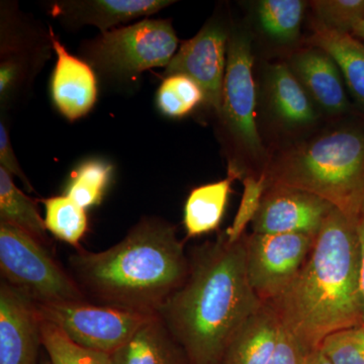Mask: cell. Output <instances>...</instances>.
Masks as SVG:
<instances>
[{
  "mask_svg": "<svg viewBox=\"0 0 364 364\" xmlns=\"http://www.w3.org/2000/svg\"><path fill=\"white\" fill-rule=\"evenodd\" d=\"M0 222L23 230L36 240L48 242L45 220L41 217L37 203L21 191L13 176L0 167Z\"/></svg>",
  "mask_w": 364,
  "mask_h": 364,
  "instance_id": "44dd1931",
  "label": "cell"
},
{
  "mask_svg": "<svg viewBox=\"0 0 364 364\" xmlns=\"http://www.w3.org/2000/svg\"><path fill=\"white\" fill-rule=\"evenodd\" d=\"M72 277L97 305L157 314L182 286L189 257L173 225L148 218L102 252L79 248L69 256Z\"/></svg>",
  "mask_w": 364,
  "mask_h": 364,
  "instance_id": "3957f363",
  "label": "cell"
},
{
  "mask_svg": "<svg viewBox=\"0 0 364 364\" xmlns=\"http://www.w3.org/2000/svg\"><path fill=\"white\" fill-rule=\"evenodd\" d=\"M0 270L4 282L33 304L87 301L75 279L48 253L44 244L4 222H0Z\"/></svg>",
  "mask_w": 364,
  "mask_h": 364,
  "instance_id": "5b68a950",
  "label": "cell"
},
{
  "mask_svg": "<svg viewBox=\"0 0 364 364\" xmlns=\"http://www.w3.org/2000/svg\"><path fill=\"white\" fill-rule=\"evenodd\" d=\"M320 349L332 364H364V325L330 335Z\"/></svg>",
  "mask_w": 364,
  "mask_h": 364,
  "instance_id": "f1b7e54d",
  "label": "cell"
},
{
  "mask_svg": "<svg viewBox=\"0 0 364 364\" xmlns=\"http://www.w3.org/2000/svg\"><path fill=\"white\" fill-rule=\"evenodd\" d=\"M262 305L246 272L245 236L230 243L224 234L193 250L186 282L157 315L188 364H220L235 333Z\"/></svg>",
  "mask_w": 364,
  "mask_h": 364,
  "instance_id": "6da1fadb",
  "label": "cell"
},
{
  "mask_svg": "<svg viewBox=\"0 0 364 364\" xmlns=\"http://www.w3.org/2000/svg\"><path fill=\"white\" fill-rule=\"evenodd\" d=\"M310 353L282 328L279 342L269 364H306Z\"/></svg>",
  "mask_w": 364,
  "mask_h": 364,
  "instance_id": "f546056e",
  "label": "cell"
},
{
  "mask_svg": "<svg viewBox=\"0 0 364 364\" xmlns=\"http://www.w3.org/2000/svg\"><path fill=\"white\" fill-rule=\"evenodd\" d=\"M205 102L200 86L186 75H170L157 92V107L164 116L181 119Z\"/></svg>",
  "mask_w": 364,
  "mask_h": 364,
  "instance_id": "d4e9b609",
  "label": "cell"
},
{
  "mask_svg": "<svg viewBox=\"0 0 364 364\" xmlns=\"http://www.w3.org/2000/svg\"><path fill=\"white\" fill-rule=\"evenodd\" d=\"M243 195L240 205L235 215L233 223L225 232L230 243H236L245 236L248 225L252 224L254 218L259 210L263 196L268 188L267 177L264 173L259 176H248L243 181Z\"/></svg>",
  "mask_w": 364,
  "mask_h": 364,
  "instance_id": "4316f807",
  "label": "cell"
},
{
  "mask_svg": "<svg viewBox=\"0 0 364 364\" xmlns=\"http://www.w3.org/2000/svg\"><path fill=\"white\" fill-rule=\"evenodd\" d=\"M263 173L268 186L308 191L358 222L364 213V129L345 127L299 144Z\"/></svg>",
  "mask_w": 364,
  "mask_h": 364,
  "instance_id": "277c9868",
  "label": "cell"
},
{
  "mask_svg": "<svg viewBox=\"0 0 364 364\" xmlns=\"http://www.w3.org/2000/svg\"><path fill=\"white\" fill-rule=\"evenodd\" d=\"M172 4L168 0H66L53 2L50 14L67 25L95 26L105 33L121 23L156 14Z\"/></svg>",
  "mask_w": 364,
  "mask_h": 364,
  "instance_id": "5bb4252c",
  "label": "cell"
},
{
  "mask_svg": "<svg viewBox=\"0 0 364 364\" xmlns=\"http://www.w3.org/2000/svg\"><path fill=\"white\" fill-rule=\"evenodd\" d=\"M0 167L6 169L11 176H16L23 182L26 188L32 191L30 181L21 170L18 159L14 155L13 145L9 139V131L4 119L0 122Z\"/></svg>",
  "mask_w": 364,
  "mask_h": 364,
  "instance_id": "4dcf8cb0",
  "label": "cell"
},
{
  "mask_svg": "<svg viewBox=\"0 0 364 364\" xmlns=\"http://www.w3.org/2000/svg\"><path fill=\"white\" fill-rule=\"evenodd\" d=\"M280 330L279 318L263 304L235 333L220 364H269Z\"/></svg>",
  "mask_w": 364,
  "mask_h": 364,
  "instance_id": "2e32d148",
  "label": "cell"
},
{
  "mask_svg": "<svg viewBox=\"0 0 364 364\" xmlns=\"http://www.w3.org/2000/svg\"><path fill=\"white\" fill-rule=\"evenodd\" d=\"M308 44L332 57L352 95L364 109V42L351 33L330 30L317 21Z\"/></svg>",
  "mask_w": 364,
  "mask_h": 364,
  "instance_id": "d6986e66",
  "label": "cell"
},
{
  "mask_svg": "<svg viewBox=\"0 0 364 364\" xmlns=\"http://www.w3.org/2000/svg\"><path fill=\"white\" fill-rule=\"evenodd\" d=\"M112 176V166L100 159L81 163L71 172L65 196L85 210L100 205L104 200Z\"/></svg>",
  "mask_w": 364,
  "mask_h": 364,
  "instance_id": "cb8c5ba5",
  "label": "cell"
},
{
  "mask_svg": "<svg viewBox=\"0 0 364 364\" xmlns=\"http://www.w3.org/2000/svg\"><path fill=\"white\" fill-rule=\"evenodd\" d=\"M311 6L318 23L336 32L351 33L364 20V0H315Z\"/></svg>",
  "mask_w": 364,
  "mask_h": 364,
  "instance_id": "83f0119b",
  "label": "cell"
},
{
  "mask_svg": "<svg viewBox=\"0 0 364 364\" xmlns=\"http://www.w3.org/2000/svg\"><path fill=\"white\" fill-rule=\"evenodd\" d=\"M40 363V364H51V361H50V359L48 358V356H46V358H42Z\"/></svg>",
  "mask_w": 364,
  "mask_h": 364,
  "instance_id": "e575fe53",
  "label": "cell"
},
{
  "mask_svg": "<svg viewBox=\"0 0 364 364\" xmlns=\"http://www.w3.org/2000/svg\"><path fill=\"white\" fill-rule=\"evenodd\" d=\"M40 318L73 343L112 356L154 314L83 303L33 304Z\"/></svg>",
  "mask_w": 364,
  "mask_h": 364,
  "instance_id": "52a82bcc",
  "label": "cell"
},
{
  "mask_svg": "<svg viewBox=\"0 0 364 364\" xmlns=\"http://www.w3.org/2000/svg\"><path fill=\"white\" fill-rule=\"evenodd\" d=\"M268 90L273 109L289 126H306L317 119L304 86L286 64H274L268 70Z\"/></svg>",
  "mask_w": 364,
  "mask_h": 364,
  "instance_id": "ffe728a7",
  "label": "cell"
},
{
  "mask_svg": "<svg viewBox=\"0 0 364 364\" xmlns=\"http://www.w3.org/2000/svg\"><path fill=\"white\" fill-rule=\"evenodd\" d=\"M306 2L301 0H262L258 2V21L263 32L280 43L298 40Z\"/></svg>",
  "mask_w": 364,
  "mask_h": 364,
  "instance_id": "603a6c76",
  "label": "cell"
},
{
  "mask_svg": "<svg viewBox=\"0 0 364 364\" xmlns=\"http://www.w3.org/2000/svg\"><path fill=\"white\" fill-rule=\"evenodd\" d=\"M289 68L306 92L326 112L340 114L348 111L343 76L327 53L315 47L301 50L291 57Z\"/></svg>",
  "mask_w": 364,
  "mask_h": 364,
  "instance_id": "9a60e30c",
  "label": "cell"
},
{
  "mask_svg": "<svg viewBox=\"0 0 364 364\" xmlns=\"http://www.w3.org/2000/svg\"><path fill=\"white\" fill-rule=\"evenodd\" d=\"M250 38L234 33L228 40L227 65L220 117L240 149L262 158L265 149L256 123V85Z\"/></svg>",
  "mask_w": 364,
  "mask_h": 364,
  "instance_id": "ba28073f",
  "label": "cell"
},
{
  "mask_svg": "<svg viewBox=\"0 0 364 364\" xmlns=\"http://www.w3.org/2000/svg\"><path fill=\"white\" fill-rule=\"evenodd\" d=\"M228 33L210 21L195 37L182 43L166 67L165 75H186L200 86L205 104L221 112L223 87L227 65Z\"/></svg>",
  "mask_w": 364,
  "mask_h": 364,
  "instance_id": "30bf717a",
  "label": "cell"
},
{
  "mask_svg": "<svg viewBox=\"0 0 364 364\" xmlns=\"http://www.w3.org/2000/svg\"><path fill=\"white\" fill-rule=\"evenodd\" d=\"M111 358L114 364H188L157 314L151 316Z\"/></svg>",
  "mask_w": 364,
  "mask_h": 364,
  "instance_id": "e0dca14e",
  "label": "cell"
},
{
  "mask_svg": "<svg viewBox=\"0 0 364 364\" xmlns=\"http://www.w3.org/2000/svg\"><path fill=\"white\" fill-rule=\"evenodd\" d=\"M243 172L230 164L228 176L222 181L193 188L184 205L183 224L188 238L215 231L221 225L232 184Z\"/></svg>",
  "mask_w": 364,
  "mask_h": 364,
  "instance_id": "ac0fdd59",
  "label": "cell"
},
{
  "mask_svg": "<svg viewBox=\"0 0 364 364\" xmlns=\"http://www.w3.org/2000/svg\"><path fill=\"white\" fill-rule=\"evenodd\" d=\"M358 225V232L359 236V241H360L361 249V289H363V304H364V213L360 215V218L356 222ZM364 325V317L363 324Z\"/></svg>",
  "mask_w": 364,
  "mask_h": 364,
  "instance_id": "1f68e13d",
  "label": "cell"
},
{
  "mask_svg": "<svg viewBox=\"0 0 364 364\" xmlns=\"http://www.w3.org/2000/svg\"><path fill=\"white\" fill-rule=\"evenodd\" d=\"M306 364H332L331 361L328 359L327 356L323 353L320 348L317 350L311 352L308 356Z\"/></svg>",
  "mask_w": 364,
  "mask_h": 364,
  "instance_id": "d6a6232c",
  "label": "cell"
},
{
  "mask_svg": "<svg viewBox=\"0 0 364 364\" xmlns=\"http://www.w3.org/2000/svg\"><path fill=\"white\" fill-rule=\"evenodd\" d=\"M41 333L42 346L51 364H114L111 356L78 346L44 320L41 322Z\"/></svg>",
  "mask_w": 364,
  "mask_h": 364,
  "instance_id": "484cf974",
  "label": "cell"
},
{
  "mask_svg": "<svg viewBox=\"0 0 364 364\" xmlns=\"http://www.w3.org/2000/svg\"><path fill=\"white\" fill-rule=\"evenodd\" d=\"M45 205V225L47 231L58 240L76 249L87 232L88 220L85 208L68 196H58L41 200Z\"/></svg>",
  "mask_w": 364,
  "mask_h": 364,
  "instance_id": "7402d4cb",
  "label": "cell"
},
{
  "mask_svg": "<svg viewBox=\"0 0 364 364\" xmlns=\"http://www.w3.org/2000/svg\"><path fill=\"white\" fill-rule=\"evenodd\" d=\"M49 32L57 55L51 80L53 102L68 121H77L85 117L97 102V77L87 62L67 51L51 28Z\"/></svg>",
  "mask_w": 364,
  "mask_h": 364,
  "instance_id": "4fadbf2b",
  "label": "cell"
},
{
  "mask_svg": "<svg viewBox=\"0 0 364 364\" xmlns=\"http://www.w3.org/2000/svg\"><path fill=\"white\" fill-rule=\"evenodd\" d=\"M334 207L323 198L284 186H269L254 218L252 233L317 236Z\"/></svg>",
  "mask_w": 364,
  "mask_h": 364,
  "instance_id": "8fae6325",
  "label": "cell"
},
{
  "mask_svg": "<svg viewBox=\"0 0 364 364\" xmlns=\"http://www.w3.org/2000/svg\"><path fill=\"white\" fill-rule=\"evenodd\" d=\"M351 35L359 40H364V20L355 26V28L352 31Z\"/></svg>",
  "mask_w": 364,
  "mask_h": 364,
  "instance_id": "836d02e7",
  "label": "cell"
},
{
  "mask_svg": "<svg viewBox=\"0 0 364 364\" xmlns=\"http://www.w3.org/2000/svg\"><path fill=\"white\" fill-rule=\"evenodd\" d=\"M178 43L170 21L143 20L100 33L85 46V55L105 77L129 80L155 67L168 66Z\"/></svg>",
  "mask_w": 364,
  "mask_h": 364,
  "instance_id": "8992f818",
  "label": "cell"
},
{
  "mask_svg": "<svg viewBox=\"0 0 364 364\" xmlns=\"http://www.w3.org/2000/svg\"><path fill=\"white\" fill-rule=\"evenodd\" d=\"M39 314L32 301L2 280L0 284V364H40Z\"/></svg>",
  "mask_w": 364,
  "mask_h": 364,
  "instance_id": "7c38bea8",
  "label": "cell"
},
{
  "mask_svg": "<svg viewBox=\"0 0 364 364\" xmlns=\"http://www.w3.org/2000/svg\"><path fill=\"white\" fill-rule=\"evenodd\" d=\"M316 237L306 234L245 235L249 284L263 304L277 299L305 264Z\"/></svg>",
  "mask_w": 364,
  "mask_h": 364,
  "instance_id": "9c48e42d",
  "label": "cell"
},
{
  "mask_svg": "<svg viewBox=\"0 0 364 364\" xmlns=\"http://www.w3.org/2000/svg\"><path fill=\"white\" fill-rule=\"evenodd\" d=\"M282 329L304 348L363 324L361 249L356 222L337 208L316 237L312 252L289 287L270 303Z\"/></svg>",
  "mask_w": 364,
  "mask_h": 364,
  "instance_id": "7a4b0ae2",
  "label": "cell"
}]
</instances>
